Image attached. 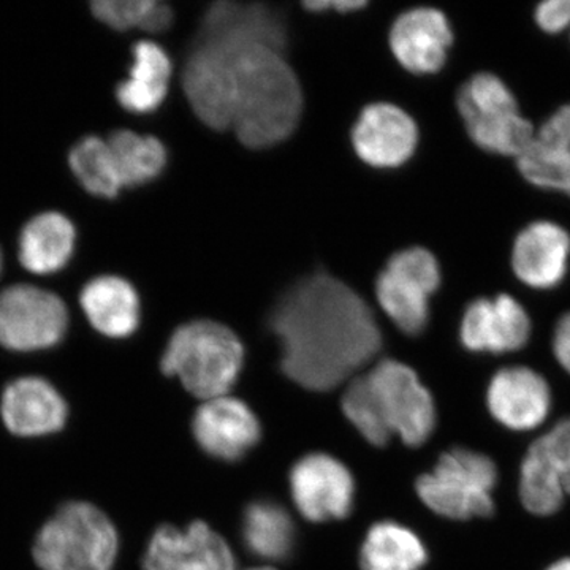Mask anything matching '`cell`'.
<instances>
[{"label": "cell", "instance_id": "1", "mask_svg": "<svg viewBox=\"0 0 570 570\" xmlns=\"http://www.w3.org/2000/svg\"><path fill=\"white\" fill-rule=\"evenodd\" d=\"M285 376L328 392L358 376L382 348L373 311L354 288L325 272L303 277L269 314Z\"/></svg>", "mask_w": 570, "mask_h": 570}, {"label": "cell", "instance_id": "2", "mask_svg": "<svg viewBox=\"0 0 570 570\" xmlns=\"http://www.w3.org/2000/svg\"><path fill=\"white\" fill-rule=\"evenodd\" d=\"M344 415L374 448L392 438L420 449L436 433L438 404L417 371L393 358L377 362L347 382L341 400Z\"/></svg>", "mask_w": 570, "mask_h": 570}, {"label": "cell", "instance_id": "3", "mask_svg": "<svg viewBox=\"0 0 570 570\" xmlns=\"http://www.w3.org/2000/svg\"><path fill=\"white\" fill-rule=\"evenodd\" d=\"M302 112V85L284 52L265 45L239 48L230 126L236 138L246 148H272L295 132Z\"/></svg>", "mask_w": 570, "mask_h": 570}, {"label": "cell", "instance_id": "4", "mask_svg": "<svg viewBox=\"0 0 570 570\" xmlns=\"http://www.w3.org/2000/svg\"><path fill=\"white\" fill-rule=\"evenodd\" d=\"M121 550L118 524L102 508L67 501L41 524L32 560L39 570H116Z\"/></svg>", "mask_w": 570, "mask_h": 570}, {"label": "cell", "instance_id": "5", "mask_svg": "<svg viewBox=\"0 0 570 570\" xmlns=\"http://www.w3.org/2000/svg\"><path fill=\"white\" fill-rule=\"evenodd\" d=\"M245 363L242 340L228 326L214 321H193L175 330L168 340L160 371L176 377L184 390L202 401L228 395Z\"/></svg>", "mask_w": 570, "mask_h": 570}, {"label": "cell", "instance_id": "6", "mask_svg": "<svg viewBox=\"0 0 570 570\" xmlns=\"http://www.w3.org/2000/svg\"><path fill=\"white\" fill-rule=\"evenodd\" d=\"M501 472L497 460L482 450L453 445L415 480L420 502L439 519L466 521L491 519L497 512Z\"/></svg>", "mask_w": 570, "mask_h": 570}, {"label": "cell", "instance_id": "7", "mask_svg": "<svg viewBox=\"0 0 570 570\" xmlns=\"http://www.w3.org/2000/svg\"><path fill=\"white\" fill-rule=\"evenodd\" d=\"M439 285L436 257L423 247H409L393 255L379 275L377 302L400 332L419 336L430 324V298Z\"/></svg>", "mask_w": 570, "mask_h": 570}, {"label": "cell", "instance_id": "8", "mask_svg": "<svg viewBox=\"0 0 570 570\" xmlns=\"http://www.w3.org/2000/svg\"><path fill=\"white\" fill-rule=\"evenodd\" d=\"M66 303L33 285H13L0 294V347L37 354L58 347L69 332Z\"/></svg>", "mask_w": 570, "mask_h": 570}, {"label": "cell", "instance_id": "9", "mask_svg": "<svg viewBox=\"0 0 570 570\" xmlns=\"http://www.w3.org/2000/svg\"><path fill=\"white\" fill-rule=\"evenodd\" d=\"M483 404L501 430L512 434H539L550 425L554 392L546 374L519 363L499 367L491 374Z\"/></svg>", "mask_w": 570, "mask_h": 570}, {"label": "cell", "instance_id": "10", "mask_svg": "<svg viewBox=\"0 0 570 570\" xmlns=\"http://www.w3.org/2000/svg\"><path fill=\"white\" fill-rule=\"evenodd\" d=\"M69 419V403L50 379L26 374L11 379L0 393V422L20 441L58 436Z\"/></svg>", "mask_w": 570, "mask_h": 570}, {"label": "cell", "instance_id": "11", "mask_svg": "<svg viewBox=\"0 0 570 570\" xmlns=\"http://www.w3.org/2000/svg\"><path fill=\"white\" fill-rule=\"evenodd\" d=\"M291 497L299 515L313 523L346 519L354 508L355 480L335 456L311 453L292 468Z\"/></svg>", "mask_w": 570, "mask_h": 570}, {"label": "cell", "instance_id": "12", "mask_svg": "<svg viewBox=\"0 0 570 570\" xmlns=\"http://www.w3.org/2000/svg\"><path fill=\"white\" fill-rule=\"evenodd\" d=\"M141 569L236 570V560L219 532L205 521H194L186 528H157L142 551Z\"/></svg>", "mask_w": 570, "mask_h": 570}, {"label": "cell", "instance_id": "13", "mask_svg": "<svg viewBox=\"0 0 570 570\" xmlns=\"http://www.w3.org/2000/svg\"><path fill=\"white\" fill-rule=\"evenodd\" d=\"M531 335L530 314L510 295L474 299L461 317L460 343L471 354H515L528 346Z\"/></svg>", "mask_w": 570, "mask_h": 570}, {"label": "cell", "instance_id": "14", "mask_svg": "<svg viewBox=\"0 0 570 570\" xmlns=\"http://www.w3.org/2000/svg\"><path fill=\"white\" fill-rule=\"evenodd\" d=\"M193 434L206 455L234 463L261 442L262 426L245 401L225 395L204 401L195 411Z\"/></svg>", "mask_w": 570, "mask_h": 570}, {"label": "cell", "instance_id": "15", "mask_svg": "<svg viewBox=\"0 0 570 570\" xmlns=\"http://www.w3.org/2000/svg\"><path fill=\"white\" fill-rule=\"evenodd\" d=\"M352 142L360 159L371 167H401L417 149V124L396 105H367L352 130Z\"/></svg>", "mask_w": 570, "mask_h": 570}, {"label": "cell", "instance_id": "16", "mask_svg": "<svg viewBox=\"0 0 570 570\" xmlns=\"http://www.w3.org/2000/svg\"><path fill=\"white\" fill-rule=\"evenodd\" d=\"M453 33L442 11L420 7L393 22L390 48L396 61L415 75L436 73L448 62Z\"/></svg>", "mask_w": 570, "mask_h": 570}, {"label": "cell", "instance_id": "17", "mask_svg": "<svg viewBox=\"0 0 570 570\" xmlns=\"http://www.w3.org/2000/svg\"><path fill=\"white\" fill-rule=\"evenodd\" d=\"M570 235L558 224L528 225L513 243L512 268L521 283L550 291L568 275Z\"/></svg>", "mask_w": 570, "mask_h": 570}, {"label": "cell", "instance_id": "18", "mask_svg": "<svg viewBox=\"0 0 570 570\" xmlns=\"http://www.w3.org/2000/svg\"><path fill=\"white\" fill-rule=\"evenodd\" d=\"M80 303L92 328L110 340H126L140 326V298L122 277H96L82 288Z\"/></svg>", "mask_w": 570, "mask_h": 570}, {"label": "cell", "instance_id": "19", "mask_svg": "<svg viewBox=\"0 0 570 570\" xmlns=\"http://www.w3.org/2000/svg\"><path fill=\"white\" fill-rule=\"evenodd\" d=\"M198 29L247 37L277 51L284 52L287 47V28L283 14L265 3H239L228 0L213 3L202 17Z\"/></svg>", "mask_w": 570, "mask_h": 570}, {"label": "cell", "instance_id": "20", "mask_svg": "<svg viewBox=\"0 0 570 570\" xmlns=\"http://www.w3.org/2000/svg\"><path fill=\"white\" fill-rule=\"evenodd\" d=\"M132 52L129 80L118 86L116 97L127 111L148 115L156 111L167 97L171 61L167 51L154 41H138Z\"/></svg>", "mask_w": 570, "mask_h": 570}, {"label": "cell", "instance_id": "21", "mask_svg": "<svg viewBox=\"0 0 570 570\" xmlns=\"http://www.w3.org/2000/svg\"><path fill=\"white\" fill-rule=\"evenodd\" d=\"M73 224L61 213H43L29 220L20 236V261L36 275H51L69 264L75 249Z\"/></svg>", "mask_w": 570, "mask_h": 570}, {"label": "cell", "instance_id": "22", "mask_svg": "<svg viewBox=\"0 0 570 570\" xmlns=\"http://www.w3.org/2000/svg\"><path fill=\"white\" fill-rule=\"evenodd\" d=\"M428 561L430 551L417 532L393 520L373 524L360 549L362 570H422Z\"/></svg>", "mask_w": 570, "mask_h": 570}, {"label": "cell", "instance_id": "23", "mask_svg": "<svg viewBox=\"0 0 570 570\" xmlns=\"http://www.w3.org/2000/svg\"><path fill=\"white\" fill-rule=\"evenodd\" d=\"M242 539L253 557L279 562L287 560L294 550L296 528L283 505L257 501L243 513Z\"/></svg>", "mask_w": 570, "mask_h": 570}, {"label": "cell", "instance_id": "24", "mask_svg": "<svg viewBox=\"0 0 570 570\" xmlns=\"http://www.w3.org/2000/svg\"><path fill=\"white\" fill-rule=\"evenodd\" d=\"M517 497L524 512L535 519L557 515L568 499L560 472L532 442L521 456Z\"/></svg>", "mask_w": 570, "mask_h": 570}, {"label": "cell", "instance_id": "25", "mask_svg": "<svg viewBox=\"0 0 570 570\" xmlns=\"http://www.w3.org/2000/svg\"><path fill=\"white\" fill-rule=\"evenodd\" d=\"M122 187L154 181L167 165V149L156 137L118 130L108 138Z\"/></svg>", "mask_w": 570, "mask_h": 570}, {"label": "cell", "instance_id": "26", "mask_svg": "<svg viewBox=\"0 0 570 570\" xmlns=\"http://www.w3.org/2000/svg\"><path fill=\"white\" fill-rule=\"evenodd\" d=\"M70 168L81 186L96 197L115 198L122 189L115 157L107 140L82 138L69 157Z\"/></svg>", "mask_w": 570, "mask_h": 570}, {"label": "cell", "instance_id": "27", "mask_svg": "<svg viewBox=\"0 0 570 570\" xmlns=\"http://www.w3.org/2000/svg\"><path fill=\"white\" fill-rule=\"evenodd\" d=\"M91 9L97 20L115 31L164 32L175 18L171 7L159 0H97Z\"/></svg>", "mask_w": 570, "mask_h": 570}, {"label": "cell", "instance_id": "28", "mask_svg": "<svg viewBox=\"0 0 570 570\" xmlns=\"http://www.w3.org/2000/svg\"><path fill=\"white\" fill-rule=\"evenodd\" d=\"M456 107L464 124L519 112L515 97L501 78L479 73L460 89Z\"/></svg>", "mask_w": 570, "mask_h": 570}, {"label": "cell", "instance_id": "29", "mask_svg": "<svg viewBox=\"0 0 570 570\" xmlns=\"http://www.w3.org/2000/svg\"><path fill=\"white\" fill-rule=\"evenodd\" d=\"M519 170L534 186L570 195V148L534 138L519 157Z\"/></svg>", "mask_w": 570, "mask_h": 570}, {"label": "cell", "instance_id": "30", "mask_svg": "<svg viewBox=\"0 0 570 570\" xmlns=\"http://www.w3.org/2000/svg\"><path fill=\"white\" fill-rule=\"evenodd\" d=\"M535 22L542 31L558 33L570 26V0H549L535 9Z\"/></svg>", "mask_w": 570, "mask_h": 570}, {"label": "cell", "instance_id": "31", "mask_svg": "<svg viewBox=\"0 0 570 570\" xmlns=\"http://www.w3.org/2000/svg\"><path fill=\"white\" fill-rule=\"evenodd\" d=\"M535 138L547 145L570 148V104L551 115Z\"/></svg>", "mask_w": 570, "mask_h": 570}, {"label": "cell", "instance_id": "32", "mask_svg": "<svg viewBox=\"0 0 570 570\" xmlns=\"http://www.w3.org/2000/svg\"><path fill=\"white\" fill-rule=\"evenodd\" d=\"M554 362L570 377V311L558 321L551 337Z\"/></svg>", "mask_w": 570, "mask_h": 570}, {"label": "cell", "instance_id": "33", "mask_svg": "<svg viewBox=\"0 0 570 570\" xmlns=\"http://www.w3.org/2000/svg\"><path fill=\"white\" fill-rule=\"evenodd\" d=\"M365 0H313V2L303 3V9L313 11V13H325L328 10H335L336 13H351V11L365 9Z\"/></svg>", "mask_w": 570, "mask_h": 570}, {"label": "cell", "instance_id": "34", "mask_svg": "<svg viewBox=\"0 0 570 570\" xmlns=\"http://www.w3.org/2000/svg\"><path fill=\"white\" fill-rule=\"evenodd\" d=\"M543 570H570V557L557 558Z\"/></svg>", "mask_w": 570, "mask_h": 570}, {"label": "cell", "instance_id": "35", "mask_svg": "<svg viewBox=\"0 0 570 570\" xmlns=\"http://www.w3.org/2000/svg\"><path fill=\"white\" fill-rule=\"evenodd\" d=\"M562 487H564L566 497L570 498V464L568 471L564 472V478H562Z\"/></svg>", "mask_w": 570, "mask_h": 570}, {"label": "cell", "instance_id": "36", "mask_svg": "<svg viewBox=\"0 0 570 570\" xmlns=\"http://www.w3.org/2000/svg\"><path fill=\"white\" fill-rule=\"evenodd\" d=\"M247 570H276V569L266 568V566H262V568H253V569H247Z\"/></svg>", "mask_w": 570, "mask_h": 570}, {"label": "cell", "instance_id": "37", "mask_svg": "<svg viewBox=\"0 0 570 570\" xmlns=\"http://www.w3.org/2000/svg\"><path fill=\"white\" fill-rule=\"evenodd\" d=\"M0 273H2V253H0Z\"/></svg>", "mask_w": 570, "mask_h": 570}]
</instances>
